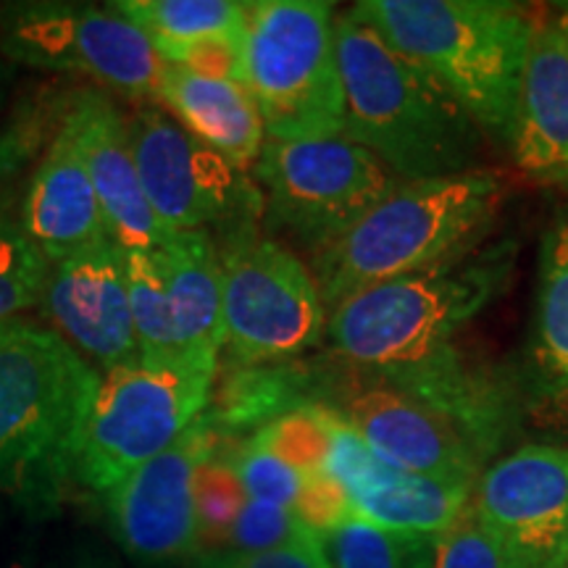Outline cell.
Segmentation results:
<instances>
[{
	"label": "cell",
	"mask_w": 568,
	"mask_h": 568,
	"mask_svg": "<svg viewBox=\"0 0 568 568\" xmlns=\"http://www.w3.org/2000/svg\"><path fill=\"white\" fill-rule=\"evenodd\" d=\"M558 568H568V558H566V560H564V564H560Z\"/></svg>",
	"instance_id": "cell-40"
},
{
	"label": "cell",
	"mask_w": 568,
	"mask_h": 568,
	"mask_svg": "<svg viewBox=\"0 0 568 568\" xmlns=\"http://www.w3.org/2000/svg\"><path fill=\"white\" fill-rule=\"evenodd\" d=\"M195 521H197V550L213 552L230 542L232 527L240 510L245 508L247 495L232 460L224 453V439L216 450L197 466L195 481Z\"/></svg>",
	"instance_id": "cell-27"
},
{
	"label": "cell",
	"mask_w": 568,
	"mask_h": 568,
	"mask_svg": "<svg viewBox=\"0 0 568 568\" xmlns=\"http://www.w3.org/2000/svg\"><path fill=\"white\" fill-rule=\"evenodd\" d=\"M529 376L537 400L568 416V205L552 216L539 245Z\"/></svg>",
	"instance_id": "cell-22"
},
{
	"label": "cell",
	"mask_w": 568,
	"mask_h": 568,
	"mask_svg": "<svg viewBox=\"0 0 568 568\" xmlns=\"http://www.w3.org/2000/svg\"><path fill=\"white\" fill-rule=\"evenodd\" d=\"M477 485H453L397 471L379 460L364 479L347 489L355 518L379 529L443 537L464 518Z\"/></svg>",
	"instance_id": "cell-21"
},
{
	"label": "cell",
	"mask_w": 568,
	"mask_h": 568,
	"mask_svg": "<svg viewBox=\"0 0 568 568\" xmlns=\"http://www.w3.org/2000/svg\"><path fill=\"white\" fill-rule=\"evenodd\" d=\"M335 424V410L324 403H311V406H301L261 426L255 435H251V443L305 477V474L326 468Z\"/></svg>",
	"instance_id": "cell-26"
},
{
	"label": "cell",
	"mask_w": 568,
	"mask_h": 568,
	"mask_svg": "<svg viewBox=\"0 0 568 568\" xmlns=\"http://www.w3.org/2000/svg\"><path fill=\"white\" fill-rule=\"evenodd\" d=\"M224 453L232 460L234 471H237L240 481H243L247 500H264L274 503V506L293 508L301 493V474L272 453L261 450L258 445L245 439H226L224 437Z\"/></svg>",
	"instance_id": "cell-29"
},
{
	"label": "cell",
	"mask_w": 568,
	"mask_h": 568,
	"mask_svg": "<svg viewBox=\"0 0 568 568\" xmlns=\"http://www.w3.org/2000/svg\"><path fill=\"white\" fill-rule=\"evenodd\" d=\"M345 138L374 153L400 182L477 169L481 130L439 84L351 11L335 19Z\"/></svg>",
	"instance_id": "cell-3"
},
{
	"label": "cell",
	"mask_w": 568,
	"mask_h": 568,
	"mask_svg": "<svg viewBox=\"0 0 568 568\" xmlns=\"http://www.w3.org/2000/svg\"><path fill=\"white\" fill-rule=\"evenodd\" d=\"M11 90H13V69H11L9 61L0 59V126H3L6 109H9Z\"/></svg>",
	"instance_id": "cell-36"
},
{
	"label": "cell",
	"mask_w": 568,
	"mask_h": 568,
	"mask_svg": "<svg viewBox=\"0 0 568 568\" xmlns=\"http://www.w3.org/2000/svg\"><path fill=\"white\" fill-rule=\"evenodd\" d=\"M337 389L339 403L332 410L351 424L387 466L453 485H477L487 458L437 410L358 374L337 385L335 393Z\"/></svg>",
	"instance_id": "cell-15"
},
{
	"label": "cell",
	"mask_w": 568,
	"mask_h": 568,
	"mask_svg": "<svg viewBox=\"0 0 568 568\" xmlns=\"http://www.w3.org/2000/svg\"><path fill=\"white\" fill-rule=\"evenodd\" d=\"M514 243L479 245L426 272L361 290L326 314V339L353 374L414 397L471 439L500 450L516 410L497 376L466 353L464 332L508 287Z\"/></svg>",
	"instance_id": "cell-1"
},
{
	"label": "cell",
	"mask_w": 568,
	"mask_h": 568,
	"mask_svg": "<svg viewBox=\"0 0 568 568\" xmlns=\"http://www.w3.org/2000/svg\"><path fill=\"white\" fill-rule=\"evenodd\" d=\"M63 568H122V566L98 550H82V552H77V556L71 558Z\"/></svg>",
	"instance_id": "cell-35"
},
{
	"label": "cell",
	"mask_w": 568,
	"mask_h": 568,
	"mask_svg": "<svg viewBox=\"0 0 568 568\" xmlns=\"http://www.w3.org/2000/svg\"><path fill=\"white\" fill-rule=\"evenodd\" d=\"M245 88L258 105L266 138L308 140L345 134L332 3H247Z\"/></svg>",
	"instance_id": "cell-7"
},
{
	"label": "cell",
	"mask_w": 568,
	"mask_h": 568,
	"mask_svg": "<svg viewBox=\"0 0 568 568\" xmlns=\"http://www.w3.org/2000/svg\"><path fill=\"white\" fill-rule=\"evenodd\" d=\"M295 516L308 527L314 535H329L345 521L355 516L351 497L345 487L326 471H314L301 477V493L295 500Z\"/></svg>",
	"instance_id": "cell-32"
},
{
	"label": "cell",
	"mask_w": 568,
	"mask_h": 568,
	"mask_svg": "<svg viewBox=\"0 0 568 568\" xmlns=\"http://www.w3.org/2000/svg\"><path fill=\"white\" fill-rule=\"evenodd\" d=\"M9 568H30L27 564H21V560H13V564Z\"/></svg>",
	"instance_id": "cell-39"
},
{
	"label": "cell",
	"mask_w": 568,
	"mask_h": 568,
	"mask_svg": "<svg viewBox=\"0 0 568 568\" xmlns=\"http://www.w3.org/2000/svg\"><path fill=\"white\" fill-rule=\"evenodd\" d=\"M151 40L155 53L205 38H245L247 3L232 0H119L111 3Z\"/></svg>",
	"instance_id": "cell-24"
},
{
	"label": "cell",
	"mask_w": 568,
	"mask_h": 568,
	"mask_svg": "<svg viewBox=\"0 0 568 568\" xmlns=\"http://www.w3.org/2000/svg\"><path fill=\"white\" fill-rule=\"evenodd\" d=\"M222 435L205 416L172 447L105 493L116 542L142 568H172L197 550L193 481Z\"/></svg>",
	"instance_id": "cell-13"
},
{
	"label": "cell",
	"mask_w": 568,
	"mask_h": 568,
	"mask_svg": "<svg viewBox=\"0 0 568 568\" xmlns=\"http://www.w3.org/2000/svg\"><path fill=\"white\" fill-rule=\"evenodd\" d=\"M195 568H329V560H326L322 537L316 535L266 552H203Z\"/></svg>",
	"instance_id": "cell-34"
},
{
	"label": "cell",
	"mask_w": 568,
	"mask_h": 568,
	"mask_svg": "<svg viewBox=\"0 0 568 568\" xmlns=\"http://www.w3.org/2000/svg\"><path fill=\"white\" fill-rule=\"evenodd\" d=\"M552 17H556L560 32H564V38L568 42V3H558L556 11H552Z\"/></svg>",
	"instance_id": "cell-38"
},
{
	"label": "cell",
	"mask_w": 568,
	"mask_h": 568,
	"mask_svg": "<svg viewBox=\"0 0 568 568\" xmlns=\"http://www.w3.org/2000/svg\"><path fill=\"white\" fill-rule=\"evenodd\" d=\"M508 148L524 176L568 190V42L552 13L531 17Z\"/></svg>",
	"instance_id": "cell-18"
},
{
	"label": "cell",
	"mask_w": 568,
	"mask_h": 568,
	"mask_svg": "<svg viewBox=\"0 0 568 568\" xmlns=\"http://www.w3.org/2000/svg\"><path fill=\"white\" fill-rule=\"evenodd\" d=\"M224 347L234 366L287 364L326 337L314 272L287 245L253 226L224 234Z\"/></svg>",
	"instance_id": "cell-9"
},
{
	"label": "cell",
	"mask_w": 568,
	"mask_h": 568,
	"mask_svg": "<svg viewBox=\"0 0 568 568\" xmlns=\"http://www.w3.org/2000/svg\"><path fill=\"white\" fill-rule=\"evenodd\" d=\"M322 379L297 364L234 366L219 368L213 379L209 408L203 416L226 439H237L245 432H258L282 414L311 406L316 397L329 393Z\"/></svg>",
	"instance_id": "cell-23"
},
{
	"label": "cell",
	"mask_w": 568,
	"mask_h": 568,
	"mask_svg": "<svg viewBox=\"0 0 568 568\" xmlns=\"http://www.w3.org/2000/svg\"><path fill=\"white\" fill-rule=\"evenodd\" d=\"M153 101H159L184 132L222 155L237 172L247 174L255 166L266 130L243 82L213 80L166 63Z\"/></svg>",
	"instance_id": "cell-20"
},
{
	"label": "cell",
	"mask_w": 568,
	"mask_h": 568,
	"mask_svg": "<svg viewBox=\"0 0 568 568\" xmlns=\"http://www.w3.org/2000/svg\"><path fill=\"white\" fill-rule=\"evenodd\" d=\"M0 59L32 69L80 74L126 98H153L166 69L151 40L113 6H0Z\"/></svg>",
	"instance_id": "cell-10"
},
{
	"label": "cell",
	"mask_w": 568,
	"mask_h": 568,
	"mask_svg": "<svg viewBox=\"0 0 568 568\" xmlns=\"http://www.w3.org/2000/svg\"><path fill=\"white\" fill-rule=\"evenodd\" d=\"M253 180L264 197L268 230L287 237L311 258L343 240L403 184L374 153L345 134L266 138Z\"/></svg>",
	"instance_id": "cell-8"
},
{
	"label": "cell",
	"mask_w": 568,
	"mask_h": 568,
	"mask_svg": "<svg viewBox=\"0 0 568 568\" xmlns=\"http://www.w3.org/2000/svg\"><path fill=\"white\" fill-rule=\"evenodd\" d=\"M219 358L138 355L105 372L92 403L74 481L111 493L142 464L161 456L209 408Z\"/></svg>",
	"instance_id": "cell-6"
},
{
	"label": "cell",
	"mask_w": 568,
	"mask_h": 568,
	"mask_svg": "<svg viewBox=\"0 0 568 568\" xmlns=\"http://www.w3.org/2000/svg\"><path fill=\"white\" fill-rule=\"evenodd\" d=\"M51 266L19 219L0 216V324L42 301Z\"/></svg>",
	"instance_id": "cell-28"
},
{
	"label": "cell",
	"mask_w": 568,
	"mask_h": 568,
	"mask_svg": "<svg viewBox=\"0 0 568 568\" xmlns=\"http://www.w3.org/2000/svg\"><path fill=\"white\" fill-rule=\"evenodd\" d=\"M126 134L148 203L169 232L224 234L253 226L264 197L247 174L187 134L163 109L138 105L126 116Z\"/></svg>",
	"instance_id": "cell-11"
},
{
	"label": "cell",
	"mask_w": 568,
	"mask_h": 568,
	"mask_svg": "<svg viewBox=\"0 0 568 568\" xmlns=\"http://www.w3.org/2000/svg\"><path fill=\"white\" fill-rule=\"evenodd\" d=\"M503 205L493 172L403 182L335 245L314 255L326 314L361 290L426 272L485 245Z\"/></svg>",
	"instance_id": "cell-5"
},
{
	"label": "cell",
	"mask_w": 568,
	"mask_h": 568,
	"mask_svg": "<svg viewBox=\"0 0 568 568\" xmlns=\"http://www.w3.org/2000/svg\"><path fill=\"white\" fill-rule=\"evenodd\" d=\"M17 201H19V182H9L0 176V216L11 213Z\"/></svg>",
	"instance_id": "cell-37"
},
{
	"label": "cell",
	"mask_w": 568,
	"mask_h": 568,
	"mask_svg": "<svg viewBox=\"0 0 568 568\" xmlns=\"http://www.w3.org/2000/svg\"><path fill=\"white\" fill-rule=\"evenodd\" d=\"M245 38H205L190 45L174 48L163 55V61L182 67L193 74L213 77V80H234L245 84L243 67Z\"/></svg>",
	"instance_id": "cell-33"
},
{
	"label": "cell",
	"mask_w": 568,
	"mask_h": 568,
	"mask_svg": "<svg viewBox=\"0 0 568 568\" xmlns=\"http://www.w3.org/2000/svg\"><path fill=\"white\" fill-rule=\"evenodd\" d=\"M134 332L142 355L219 358L224 347L222 258L209 232H169L126 253Z\"/></svg>",
	"instance_id": "cell-12"
},
{
	"label": "cell",
	"mask_w": 568,
	"mask_h": 568,
	"mask_svg": "<svg viewBox=\"0 0 568 568\" xmlns=\"http://www.w3.org/2000/svg\"><path fill=\"white\" fill-rule=\"evenodd\" d=\"M316 537L293 508L274 506L264 500H247L234 521L230 542L224 550L230 552H266L287 545L303 542V539Z\"/></svg>",
	"instance_id": "cell-30"
},
{
	"label": "cell",
	"mask_w": 568,
	"mask_h": 568,
	"mask_svg": "<svg viewBox=\"0 0 568 568\" xmlns=\"http://www.w3.org/2000/svg\"><path fill=\"white\" fill-rule=\"evenodd\" d=\"M40 308L77 353L82 351L105 368L130 364L140 355L126 251L113 240L55 261Z\"/></svg>",
	"instance_id": "cell-16"
},
{
	"label": "cell",
	"mask_w": 568,
	"mask_h": 568,
	"mask_svg": "<svg viewBox=\"0 0 568 568\" xmlns=\"http://www.w3.org/2000/svg\"><path fill=\"white\" fill-rule=\"evenodd\" d=\"M351 13L508 145L531 13L497 0H364Z\"/></svg>",
	"instance_id": "cell-4"
},
{
	"label": "cell",
	"mask_w": 568,
	"mask_h": 568,
	"mask_svg": "<svg viewBox=\"0 0 568 568\" xmlns=\"http://www.w3.org/2000/svg\"><path fill=\"white\" fill-rule=\"evenodd\" d=\"M468 508L521 568H558L568 558V445H524L495 460Z\"/></svg>",
	"instance_id": "cell-14"
},
{
	"label": "cell",
	"mask_w": 568,
	"mask_h": 568,
	"mask_svg": "<svg viewBox=\"0 0 568 568\" xmlns=\"http://www.w3.org/2000/svg\"><path fill=\"white\" fill-rule=\"evenodd\" d=\"M67 124L88 169L113 243L130 251H148L166 237L140 184L126 134V116L109 92L95 84L77 90Z\"/></svg>",
	"instance_id": "cell-17"
},
{
	"label": "cell",
	"mask_w": 568,
	"mask_h": 568,
	"mask_svg": "<svg viewBox=\"0 0 568 568\" xmlns=\"http://www.w3.org/2000/svg\"><path fill=\"white\" fill-rule=\"evenodd\" d=\"M437 539L379 529L353 516L343 527L322 535V545L329 568H432Z\"/></svg>",
	"instance_id": "cell-25"
},
{
	"label": "cell",
	"mask_w": 568,
	"mask_h": 568,
	"mask_svg": "<svg viewBox=\"0 0 568 568\" xmlns=\"http://www.w3.org/2000/svg\"><path fill=\"white\" fill-rule=\"evenodd\" d=\"M432 568H521V564L506 548V542L468 508L456 527L437 539Z\"/></svg>",
	"instance_id": "cell-31"
},
{
	"label": "cell",
	"mask_w": 568,
	"mask_h": 568,
	"mask_svg": "<svg viewBox=\"0 0 568 568\" xmlns=\"http://www.w3.org/2000/svg\"><path fill=\"white\" fill-rule=\"evenodd\" d=\"M19 222L51 264L113 240L67 122L24 184Z\"/></svg>",
	"instance_id": "cell-19"
},
{
	"label": "cell",
	"mask_w": 568,
	"mask_h": 568,
	"mask_svg": "<svg viewBox=\"0 0 568 568\" xmlns=\"http://www.w3.org/2000/svg\"><path fill=\"white\" fill-rule=\"evenodd\" d=\"M101 376L59 332L0 324V493L53 514L74 481Z\"/></svg>",
	"instance_id": "cell-2"
}]
</instances>
